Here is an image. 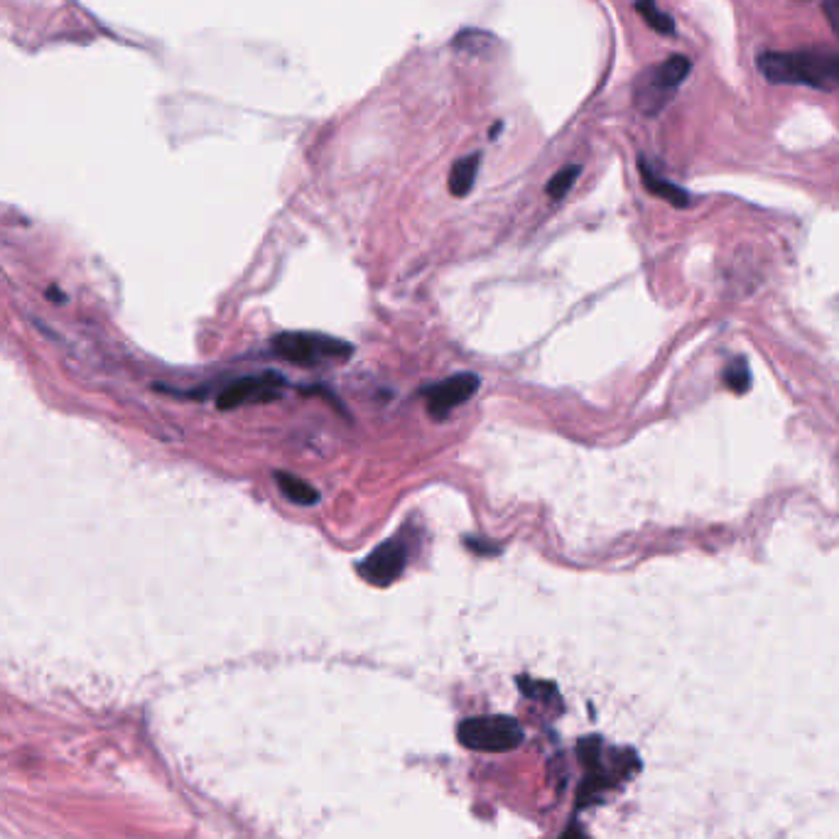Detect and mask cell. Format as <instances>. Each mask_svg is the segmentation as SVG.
Returning a JSON list of instances; mask_svg holds the SVG:
<instances>
[{
	"label": "cell",
	"mask_w": 839,
	"mask_h": 839,
	"mask_svg": "<svg viewBox=\"0 0 839 839\" xmlns=\"http://www.w3.org/2000/svg\"><path fill=\"white\" fill-rule=\"evenodd\" d=\"M761 74L773 84H839V54L825 52H763L759 54Z\"/></svg>",
	"instance_id": "obj_1"
},
{
	"label": "cell",
	"mask_w": 839,
	"mask_h": 839,
	"mask_svg": "<svg viewBox=\"0 0 839 839\" xmlns=\"http://www.w3.org/2000/svg\"><path fill=\"white\" fill-rule=\"evenodd\" d=\"M270 346L280 359L302 368L344 364L354 354V346L349 341L317 332H283L273 337Z\"/></svg>",
	"instance_id": "obj_2"
},
{
	"label": "cell",
	"mask_w": 839,
	"mask_h": 839,
	"mask_svg": "<svg viewBox=\"0 0 839 839\" xmlns=\"http://www.w3.org/2000/svg\"><path fill=\"white\" fill-rule=\"evenodd\" d=\"M690 69L692 62L682 54H673L665 62L651 67L641 74L636 89H633V104L646 116H656L670 104V99H673L682 81L687 79Z\"/></svg>",
	"instance_id": "obj_3"
},
{
	"label": "cell",
	"mask_w": 839,
	"mask_h": 839,
	"mask_svg": "<svg viewBox=\"0 0 839 839\" xmlns=\"http://www.w3.org/2000/svg\"><path fill=\"white\" fill-rule=\"evenodd\" d=\"M459 741L474 751H511L523 741V727L513 717L503 714H489V717H474L459 724Z\"/></svg>",
	"instance_id": "obj_4"
},
{
	"label": "cell",
	"mask_w": 839,
	"mask_h": 839,
	"mask_svg": "<svg viewBox=\"0 0 839 839\" xmlns=\"http://www.w3.org/2000/svg\"><path fill=\"white\" fill-rule=\"evenodd\" d=\"M410 560V538L403 533H395L391 540L378 545L376 550L368 552V557L356 570L373 587H391L395 579L403 577L405 567Z\"/></svg>",
	"instance_id": "obj_5"
},
{
	"label": "cell",
	"mask_w": 839,
	"mask_h": 839,
	"mask_svg": "<svg viewBox=\"0 0 839 839\" xmlns=\"http://www.w3.org/2000/svg\"><path fill=\"white\" fill-rule=\"evenodd\" d=\"M288 388V381H285L280 373H258V376H246L238 378V381H231L224 391L219 393V405L221 410H236L246 408V405H261V403H273Z\"/></svg>",
	"instance_id": "obj_6"
},
{
	"label": "cell",
	"mask_w": 839,
	"mask_h": 839,
	"mask_svg": "<svg viewBox=\"0 0 839 839\" xmlns=\"http://www.w3.org/2000/svg\"><path fill=\"white\" fill-rule=\"evenodd\" d=\"M479 386V376H474V373H459V376H449L445 381L425 388L422 398H425L427 413L435 420H445L452 410H457L459 405L467 403V400L479 391Z\"/></svg>",
	"instance_id": "obj_7"
},
{
	"label": "cell",
	"mask_w": 839,
	"mask_h": 839,
	"mask_svg": "<svg viewBox=\"0 0 839 839\" xmlns=\"http://www.w3.org/2000/svg\"><path fill=\"white\" fill-rule=\"evenodd\" d=\"M641 180H643V184H646V189L653 194V197L665 199V202L673 204V207L685 209L692 204L690 194H687L685 189L678 187L675 182L665 180V177H660L658 172H653L651 167H648V162H643V160H641Z\"/></svg>",
	"instance_id": "obj_8"
},
{
	"label": "cell",
	"mask_w": 839,
	"mask_h": 839,
	"mask_svg": "<svg viewBox=\"0 0 839 839\" xmlns=\"http://www.w3.org/2000/svg\"><path fill=\"white\" fill-rule=\"evenodd\" d=\"M275 484L283 491L285 499L295 503V506H315L319 501V491L315 486L290 472H275Z\"/></svg>",
	"instance_id": "obj_9"
},
{
	"label": "cell",
	"mask_w": 839,
	"mask_h": 839,
	"mask_svg": "<svg viewBox=\"0 0 839 839\" xmlns=\"http://www.w3.org/2000/svg\"><path fill=\"white\" fill-rule=\"evenodd\" d=\"M479 167H481V153H472V155H467V158L454 162L452 172H449V192H452L454 197H467V194L474 189Z\"/></svg>",
	"instance_id": "obj_10"
},
{
	"label": "cell",
	"mask_w": 839,
	"mask_h": 839,
	"mask_svg": "<svg viewBox=\"0 0 839 839\" xmlns=\"http://www.w3.org/2000/svg\"><path fill=\"white\" fill-rule=\"evenodd\" d=\"M636 10H638V15L646 20L648 27H653L658 35H665V37L675 35V20L658 8L656 0H636Z\"/></svg>",
	"instance_id": "obj_11"
},
{
	"label": "cell",
	"mask_w": 839,
	"mask_h": 839,
	"mask_svg": "<svg viewBox=\"0 0 839 839\" xmlns=\"http://www.w3.org/2000/svg\"><path fill=\"white\" fill-rule=\"evenodd\" d=\"M724 386L736 395L749 393V388H751L749 361L741 359V356H736V359L729 361L727 368H724Z\"/></svg>",
	"instance_id": "obj_12"
},
{
	"label": "cell",
	"mask_w": 839,
	"mask_h": 839,
	"mask_svg": "<svg viewBox=\"0 0 839 839\" xmlns=\"http://www.w3.org/2000/svg\"><path fill=\"white\" fill-rule=\"evenodd\" d=\"M579 172H582V167H579V165L562 167V170L557 172V175L552 177V180L548 182V187H545V192H548V197L550 199H562V197H565V194L572 189V184L577 182Z\"/></svg>",
	"instance_id": "obj_13"
},
{
	"label": "cell",
	"mask_w": 839,
	"mask_h": 839,
	"mask_svg": "<svg viewBox=\"0 0 839 839\" xmlns=\"http://www.w3.org/2000/svg\"><path fill=\"white\" fill-rule=\"evenodd\" d=\"M467 548L476 552V555H499L501 548L494 543H486V540H479V538H467Z\"/></svg>",
	"instance_id": "obj_14"
},
{
	"label": "cell",
	"mask_w": 839,
	"mask_h": 839,
	"mask_svg": "<svg viewBox=\"0 0 839 839\" xmlns=\"http://www.w3.org/2000/svg\"><path fill=\"white\" fill-rule=\"evenodd\" d=\"M825 13L827 18H830V25L835 27V32L839 35V0H825Z\"/></svg>",
	"instance_id": "obj_15"
},
{
	"label": "cell",
	"mask_w": 839,
	"mask_h": 839,
	"mask_svg": "<svg viewBox=\"0 0 839 839\" xmlns=\"http://www.w3.org/2000/svg\"><path fill=\"white\" fill-rule=\"evenodd\" d=\"M560 839H587V835H584V832L579 830V827H572V830H567L565 835H562Z\"/></svg>",
	"instance_id": "obj_16"
}]
</instances>
